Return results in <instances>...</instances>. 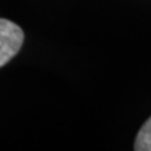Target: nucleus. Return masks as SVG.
I'll list each match as a JSON object with an SVG mask.
<instances>
[{
    "mask_svg": "<svg viewBox=\"0 0 151 151\" xmlns=\"http://www.w3.org/2000/svg\"><path fill=\"white\" fill-rule=\"evenodd\" d=\"M136 151H151V116L139 130V134L134 140Z\"/></svg>",
    "mask_w": 151,
    "mask_h": 151,
    "instance_id": "obj_2",
    "label": "nucleus"
},
{
    "mask_svg": "<svg viewBox=\"0 0 151 151\" xmlns=\"http://www.w3.org/2000/svg\"><path fill=\"white\" fill-rule=\"evenodd\" d=\"M24 43V31L16 22L0 18V67L16 56Z\"/></svg>",
    "mask_w": 151,
    "mask_h": 151,
    "instance_id": "obj_1",
    "label": "nucleus"
}]
</instances>
